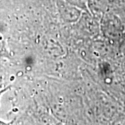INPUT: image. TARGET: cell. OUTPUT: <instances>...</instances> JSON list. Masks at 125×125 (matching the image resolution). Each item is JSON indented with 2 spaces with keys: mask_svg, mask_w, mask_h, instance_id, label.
Instances as JSON below:
<instances>
[]
</instances>
